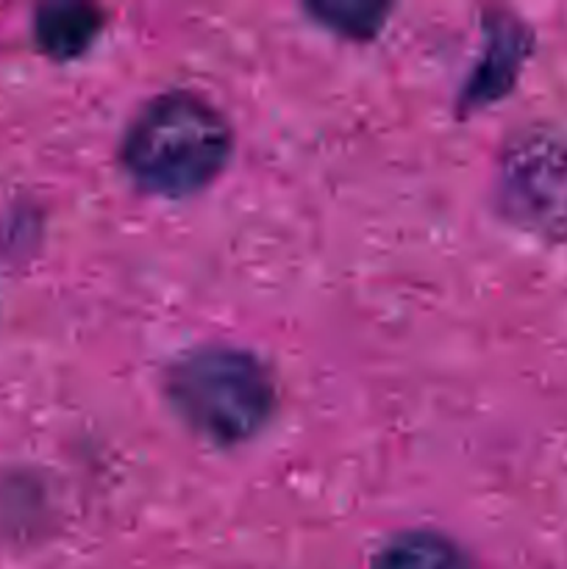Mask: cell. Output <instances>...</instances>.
Wrapping results in <instances>:
<instances>
[{
  "mask_svg": "<svg viewBox=\"0 0 567 569\" xmlns=\"http://www.w3.org/2000/svg\"><path fill=\"white\" fill-rule=\"evenodd\" d=\"M94 31H98V17L92 9H81V6L48 9L39 20V37L44 48L53 50L56 56L81 53Z\"/></svg>",
  "mask_w": 567,
  "mask_h": 569,
  "instance_id": "4",
  "label": "cell"
},
{
  "mask_svg": "<svg viewBox=\"0 0 567 569\" xmlns=\"http://www.w3.org/2000/svg\"><path fill=\"white\" fill-rule=\"evenodd\" d=\"M372 569H467V561L450 539L417 531L392 539Z\"/></svg>",
  "mask_w": 567,
  "mask_h": 569,
  "instance_id": "3",
  "label": "cell"
},
{
  "mask_svg": "<svg viewBox=\"0 0 567 569\" xmlns=\"http://www.w3.org/2000/svg\"><path fill=\"white\" fill-rule=\"evenodd\" d=\"M231 153L226 120L189 92L150 100L126 133V164L159 194H189L206 187Z\"/></svg>",
  "mask_w": 567,
  "mask_h": 569,
  "instance_id": "1",
  "label": "cell"
},
{
  "mask_svg": "<svg viewBox=\"0 0 567 569\" xmlns=\"http://www.w3.org/2000/svg\"><path fill=\"white\" fill-rule=\"evenodd\" d=\"M170 398L178 415L215 442H239L265 426L272 387L259 361L226 348L183 356L170 372Z\"/></svg>",
  "mask_w": 567,
  "mask_h": 569,
  "instance_id": "2",
  "label": "cell"
}]
</instances>
